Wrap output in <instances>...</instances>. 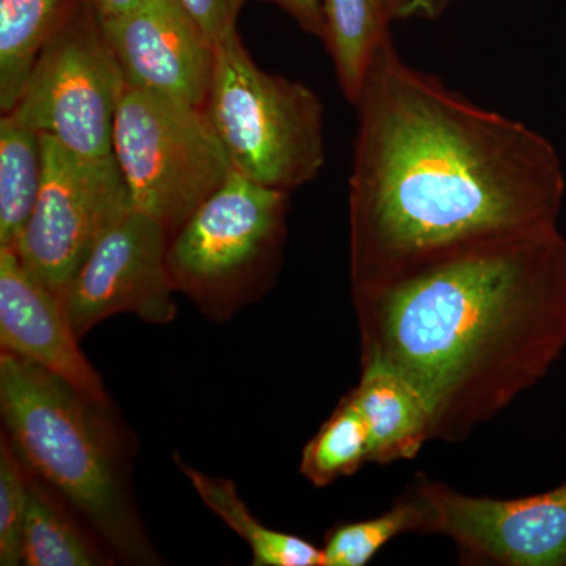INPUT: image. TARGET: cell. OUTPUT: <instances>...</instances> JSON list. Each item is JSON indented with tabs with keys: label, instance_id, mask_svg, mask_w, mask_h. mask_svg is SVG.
Wrapping results in <instances>:
<instances>
[{
	"label": "cell",
	"instance_id": "obj_1",
	"mask_svg": "<svg viewBox=\"0 0 566 566\" xmlns=\"http://www.w3.org/2000/svg\"><path fill=\"white\" fill-rule=\"evenodd\" d=\"M354 106L353 289L460 245L558 227L566 178L554 145L408 65L392 39Z\"/></svg>",
	"mask_w": 566,
	"mask_h": 566
},
{
	"label": "cell",
	"instance_id": "obj_2",
	"mask_svg": "<svg viewBox=\"0 0 566 566\" xmlns=\"http://www.w3.org/2000/svg\"><path fill=\"white\" fill-rule=\"evenodd\" d=\"M353 296L363 364L416 389L433 439L463 441L565 352L566 238L553 227L460 245Z\"/></svg>",
	"mask_w": 566,
	"mask_h": 566
},
{
	"label": "cell",
	"instance_id": "obj_3",
	"mask_svg": "<svg viewBox=\"0 0 566 566\" xmlns=\"http://www.w3.org/2000/svg\"><path fill=\"white\" fill-rule=\"evenodd\" d=\"M107 409L39 365L0 354V412L22 463L123 560L156 564L134 505L125 446Z\"/></svg>",
	"mask_w": 566,
	"mask_h": 566
},
{
	"label": "cell",
	"instance_id": "obj_4",
	"mask_svg": "<svg viewBox=\"0 0 566 566\" xmlns=\"http://www.w3.org/2000/svg\"><path fill=\"white\" fill-rule=\"evenodd\" d=\"M203 111L234 172L249 180L292 192L322 172V102L307 85L260 69L238 32L216 46Z\"/></svg>",
	"mask_w": 566,
	"mask_h": 566
},
{
	"label": "cell",
	"instance_id": "obj_5",
	"mask_svg": "<svg viewBox=\"0 0 566 566\" xmlns=\"http://www.w3.org/2000/svg\"><path fill=\"white\" fill-rule=\"evenodd\" d=\"M289 197L233 170L170 237L175 289L216 311L259 293L281 260Z\"/></svg>",
	"mask_w": 566,
	"mask_h": 566
},
{
	"label": "cell",
	"instance_id": "obj_6",
	"mask_svg": "<svg viewBox=\"0 0 566 566\" xmlns=\"http://www.w3.org/2000/svg\"><path fill=\"white\" fill-rule=\"evenodd\" d=\"M114 156L134 208L170 237L233 172L202 107L133 87L118 106Z\"/></svg>",
	"mask_w": 566,
	"mask_h": 566
},
{
	"label": "cell",
	"instance_id": "obj_7",
	"mask_svg": "<svg viewBox=\"0 0 566 566\" xmlns=\"http://www.w3.org/2000/svg\"><path fill=\"white\" fill-rule=\"evenodd\" d=\"M126 87L102 22L81 0L7 114L77 155L103 158L114 153L115 118Z\"/></svg>",
	"mask_w": 566,
	"mask_h": 566
},
{
	"label": "cell",
	"instance_id": "obj_8",
	"mask_svg": "<svg viewBox=\"0 0 566 566\" xmlns=\"http://www.w3.org/2000/svg\"><path fill=\"white\" fill-rule=\"evenodd\" d=\"M43 137V185L14 252L61 296L112 227L133 210L114 153L88 158Z\"/></svg>",
	"mask_w": 566,
	"mask_h": 566
},
{
	"label": "cell",
	"instance_id": "obj_9",
	"mask_svg": "<svg viewBox=\"0 0 566 566\" xmlns=\"http://www.w3.org/2000/svg\"><path fill=\"white\" fill-rule=\"evenodd\" d=\"M427 509L424 535L455 543L464 565L566 566V482L520 499L458 493L442 483H412Z\"/></svg>",
	"mask_w": 566,
	"mask_h": 566
},
{
	"label": "cell",
	"instance_id": "obj_10",
	"mask_svg": "<svg viewBox=\"0 0 566 566\" xmlns=\"http://www.w3.org/2000/svg\"><path fill=\"white\" fill-rule=\"evenodd\" d=\"M169 243L166 227L136 208L104 234L61 294L77 337L118 314L172 322L177 289L167 263Z\"/></svg>",
	"mask_w": 566,
	"mask_h": 566
},
{
	"label": "cell",
	"instance_id": "obj_11",
	"mask_svg": "<svg viewBox=\"0 0 566 566\" xmlns=\"http://www.w3.org/2000/svg\"><path fill=\"white\" fill-rule=\"evenodd\" d=\"M99 22L128 87L203 109L216 46L178 0H140Z\"/></svg>",
	"mask_w": 566,
	"mask_h": 566
},
{
	"label": "cell",
	"instance_id": "obj_12",
	"mask_svg": "<svg viewBox=\"0 0 566 566\" xmlns=\"http://www.w3.org/2000/svg\"><path fill=\"white\" fill-rule=\"evenodd\" d=\"M62 297L11 249H0L2 352L39 365L98 403L109 405L95 368L80 348Z\"/></svg>",
	"mask_w": 566,
	"mask_h": 566
},
{
	"label": "cell",
	"instance_id": "obj_13",
	"mask_svg": "<svg viewBox=\"0 0 566 566\" xmlns=\"http://www.w3.org/2000/svg\"><path fill=\"white\" fill-rule=\"evenodd\" d=\"M370 439L371 463L412 460L433 439L430 411L416 389L381 365L363 364L352 392Z\"/></svg>",
	"mask_w": 566,
	"mask_h": 566
},
{
	"label": "cell",
	"instance_id": "obj_14",
	"mask_svg": "<svg viewBox=\"0 0 566 566\" xmlns=\"http://www.w3.org/2000/svg\"><path fill=\"white\" fill-rule=\"evenodd\" d=\"M81 0H0V109L17 106L41 52Z\"/></svg>",
	"mask_w": 566,
	"mask_h": 566
},
{
	"label": "cell",
	"instance_id": "obj_15",
	"mask_svg": "<svg viewBox=\"0 0 566 566\" xmlns=\"http://www.w3.org/2000/svg\"><path fill=\"white\" fill-rule=\"evenodd\" d=\"M29 497L22 531V564L29 566L109 565L102 547L65 510L61 495L29 471Z\"/></svg>",
	"mask_w": 566,
	"mask_h": 566
},
{
	"label": "cell",
	"instance_id": "obj_16",
	"mask_svg": "<svg viewBox=\"0 0 566 566\" xmlns=\"http://www.w3.org/2000/svg\"><path fill=\"white\" fill-rule=\"evenodd\" d=\"M43 137L14 115L0 118V249H14L43 185Z\"/></svg>",
	"mask_w": 566,
	"mask_h": 566
},
{
	"label": "cell",
	"instance_id": "obj_17",
	"mask_svg": "<svg viewBox=\"0 0 566 566\" xmlns=\"http://www.w3.org/2000/svg\"><path fill=\"white\" fill-rule=\"evenodd\" d=\"M178 464L203 504L251 547L253 565L324 566L323 549L314 543L285 532L273 531L255 520L230 480L205 475L180 460Z\"/></svg>",
	"mask_w": 566,
	"mask_h": 566
},
{
	"label": "cell",
	"instance_id": "obj_18",
	"mask_svg": "<svg viewBox=\"0 0 566 566\" xmlns=\"http://www.w3.org/2000/svg\"><path fill=\"white\" fill-rule=\"evenodd\" d=\"M329 51L342 92L356 104L376 52L390 39L378 0H322Z\"/></svg>",
	"mask_w": 566,
	"mask_h": 566
},
{
	"label": "cell",
	"instance_id": "obj_19",
	"mask_svg": "<svg viewBox=\"0 0 566 566\" xmlns=\"http://www.w3.org/2000/svg\"><path fill=\"white\" fill-rule=\"evenodd\" d=\"M424 527L427 509L411 485L382 515L331 528L322 547L324 566L367 565L395 536L424 535Z\"/></svg>",
	"mask_w": 566,
	"mask_h": 566
},
{
	"label": "cell",
	"instance_id": "obj_20",
	"mask_svg": "<svg viewBox=\"0 0 566 566\" xmlns=\"http://www.w3.org/2000/svg\"><path fill=\"white\" fill-rule=\"evenodd\" d=\"M371 463L367 427L352 395H346L333 416L304 447L301 474L315 486H327L356 474Z\"/></svg>",
	"mask_w": 566,
	"mask_h": 566
},
{
	"label": "cell",
	"instance_id": "obj_21",
	"mask_svg": "<svg viewBox=\"0 0 566 566\" xmlns=\"http://www.w3.org/2000/svg\"><path fill=\"white\" fill-rule=\"evenodd\" d=\"M29 469L9 439L0 444V565L22 564V531L29 497Z\"/></svg>",
	"mask_w": 566,
	"mask_h": 566
},
{
	"label": "cell",
	"instance_id": "obj_22",
	"mask_svg": "<svg viewBox=\"0 0 566 566\" xmlns=\"http://www.w3.org/2000/svg\"><path fill=\"white\" fill-rule=\"evenodd\" d=\"M214 46L237 33V20L245 0H178Z\"/></svg>",
	"mask_w": 566,
	"mask_h": 566
},
{
	"label": "cell",
	"instance_id": "obj_23",
	"mask_svg": "<svg viewBox=\"0 0 566 566\" xmlns=\"http://www.w3.org/2000/svg\"><path fill=\"white\" fill-rule=\"evenodd\" d=\"M285 10L303 31L324 39L326 22H324L322 0H270Z\"/></svg>",
	"mask_w": 566,
	"mask_h": 566
},
{
	"label": "cell",
	"instance_id": "obj_24",
	"mask_svg": "<svg viewBox=\"0 0 566 566\" xmlns=\"http://www.w3.org/2000/svg\"><path fill=\"white\" fill-rule=\"evenodd\" d=\"M449 2L452 0H378L389 22L408 18H436Z\"/></svg>",
	"mask_w": 566,
	"mask_h": 566
},
{
	"label": "cell",
	"instance_id": "obj_25",
	"mask_svg": "<svg viewBox=\"0 0 566 566\" xmlns=\"http://www.w3.org/2000/svg\"><path fill=\"white\" fill-rule=\"evenodd\" d=\"M85 2L95 11L99 21H106L134 9L140 0H85Z\"/></svg>",
	"mask_w": 566,
	"mask_h": 566
}]
</instances>
